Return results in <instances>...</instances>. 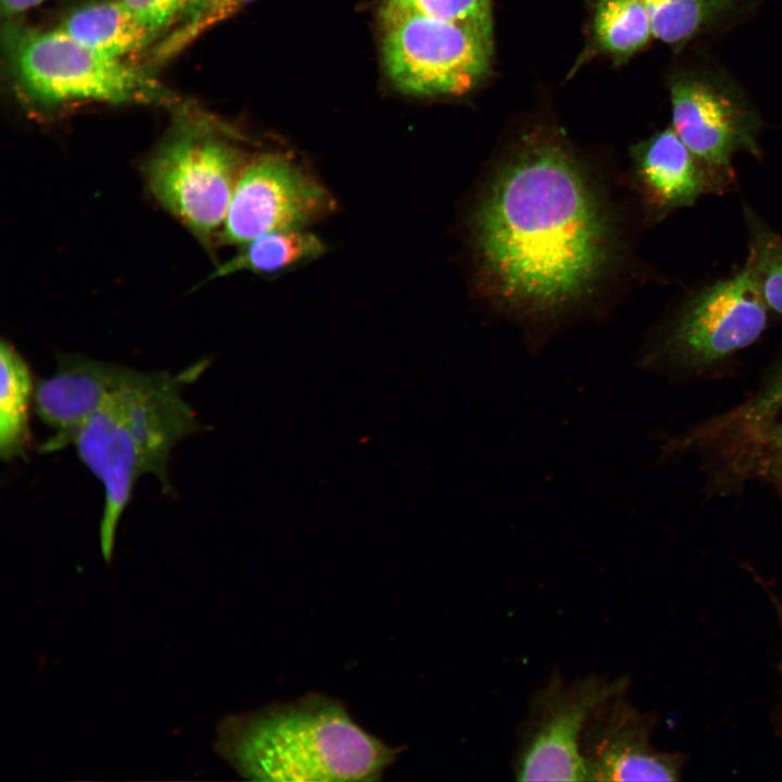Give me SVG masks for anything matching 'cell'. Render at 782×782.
Wrapping results in <instances>:
<instances>
[{
    "instance_id": "277c9868",
    "label": "cell",
    "mask_w": 782,
    "mask_h": 782,
    "mask_svg": "<svg viewBox=\"0 0 782 782\" xmlns=\"http://www.w3.org/2000/svg\"><path fill=\"white\" fill-rule=\"evenodd\" d=\"M1 38L11 86L36 111L49 113L84 103L172 110L184 102L142 62L100 54L56 27L11 21L3 23Z\"/></svg>"
},
{
    "instance_id": "30bf717a",
    "label": "cell",
    "mask_w": 782,
    "mask_h": 782,
    "mask_svg": "<svg viewBox=\"0 0 782 782\" xmlns=\"http://www.w3.org/2000/svg\"><path fill=\"white\" fill-rule=\"evenodd\" d=\"M767 319L768 307L746 261L735 275L706 286L683 303L661 349L685 366L710 365L755 342Z\"/></svg>"
},
{
    "instance_id": "9a60e30c",
    "label": "cell",
    "mask_w": 782,
    "mask_h": 782,
    "mask_svg": "<svg viewBox=\"0 0 782 782\" xmlns=\"http://www.w3.org/2000/svg\"><path fill=\"white\" fill-rule=\"evenodd\" d=\"M36 383L24 357L5 339L0 345V455L10 462L30 443L29 416Z\"/></svg>"
},
{
    "instance_id": "6da1fadb",
    "label": "cell",
    "mask_w": 782,
    "mask_h": 782,
    "mask_svg": "<svg viewBox=\"0 0 782 782\" xmlns=\"http://www.w3.org/2000/svg\"><path fill=\"white\" fill-rule=\"evenodd\" d=\"M479 283L515 314L547 318L586 299L615 256L609 213L582 163L555 133L521 138L471 217Z\"/></svg>"
},
{
    "instance_id": "ac0fdd59",
    "label": "cell",
    "mask_w": 782,
    "mask_h": 782,
    "mask_svg": "<svg viewBox=\"0 0 782 782\" xmlns=\"http://www.w3.org/2000/svg\"><path fill=\"white\" fill-rule=\"evenodd\" d=\"M653 37L679 51L729 17L739 0H643Z\"/></svg>"
},
{
    "instance_id": "8fae6325",
    "label": "cell",
    "mask_w": 782,
    "mask_h": 782,
    "mask_svg": "<svg viewBox=\"0 0 782 782\" xmlns=\"http://www.w3.org/2000/svg\"><path fill=\"white\" fill-rule=\"evenodd\" d=\"M649 730L625 694L601 705L581 741L588 781H676L677 757L654 749Z\"/></svg>"
},
{
    "instance_id": "5b68a950",
    "label": "cell",
    "mask_w": 782,
    "mask_h": 782,
    "mask_svg": "<svg viewBox=\"0 0 782 782\" xmlns=\"http://www.w3.org/2000/svg\"><path fill=\"white\" fill-rule=\"evenodd\" d=\"M146 166L155 200L203 243L219 235L237 179L250 156L238 133L182 102Z\"/></svg>"
},
{
    "instance_id": "3957f363",
    "label": "cell",
    "mask_w": 782,
    "mask_h": 782,
    "mask_svg": "<svg viewBox=\"0 0 782 782\" xmlns=\"http://www.w3.org/2000/svg\"><path fill=\"white\" fill-rule=\"evenodd\" d=\"M206 365L201 362L175 375L137 370L76 434L73 444L80 461L104 489L99 538L106 563L113 557L117 525L137 480L152 474L167 490L172 450L200 429L182 389Z\"/></svg>"
},
{
    "instance_id": "603a6c76",
    "label": "cell",
    "mask_w": 782,
    "mask_h": 782,
    "mask_svg": "<svg viewBox=\"0 0 782 782\" xmlns=\"http://www.w3.org/2000/svg\"><path fill=\"white\" fill-rule=\"evenodd\" d=\"M782 409V369L760 394L732 418L742 421L765 420Z\"/></svg>"
},
{
    "instance_id": "44dd1931",
    "label": "cell",
    "mask_w": 782,
    "mask_h": 782,
    "mask_svg": "<svg viewBox=\"0 0 782 782\" xmlns=\"http://www.w3.org/2000/svg\"><path fill=\"white\" fill-rule=\"evenodd\" d=\"M382 5L492 29L491 0H383Z\"/></svg>"
},
{
    "instance_id": "e0dca14e",
    "label": "cell",
    "mask_w": 782,
    "mask_h": 782,
    "mask_svg": "<svg viewBox=\"0 0 782 782\" xmlns=\"http://www.w3.org/2000/svg\"><path fill=\"white\" fill-rule=\"evenodd\" d=\"M590 29L593 47L617 63L642 51L653 37L643 0H595Z\"/></svg>"
},
{
    "instance_id": "ffe728a7",
    "label": "cell",
    "mask_w": 782,
    "mask_h": 782,
    "mask_svg": "<svg viewBox=\"0 0 782 782\" xmlns=\"http://www.w3.org/2000/svg\"><path fill=\"white\" fill-rule=\"evenodd\" d=\"M746 217L751 231L747 261L767 307L782 315V236L753 214Z\"/></svg>"
},
{
    "instance_id": "7c38bea8",
    "label": "cell",
    "mask_w": 782,
    "mask_h": 782,
    "mask_svg": "<svg viewBox=\"0 0 782 782\" xmlns=\"http://www.w3.org/2000/svg\"><path fill=\"white\" fill-rule=\"evenodd\" d=\"M136 371L83 356L60 357L54 374L36 383L35 412L52 429L40 451L56 452L73 444L84 424Z\"/></svg>"
},
{
    "instance_id": "52a82bcc",
    "label": "cell",
    "mask_w": 782,
    "mask_h": 782,
    "mask_svg": "<svg viewBox=\"0 0 782 782\" xmlns=\"http://www.w3.org/2000/svg\"><path fill=\"white\" fill-rule=\"evenodd\" d=\"M627 678L595 674L567 681L554 671L530 697L518 730L513 772L518 781H588L584 730L601 705L625 694Z\"/></svg>"
},
{
    "instance_id": "5bb4252c",
    "label": "cell",
    "mask_w": 782,
    "mask_h": 782,
    "mask_svg": "<svg viewBox=\"0 0 782 782\" xmlns=\"http://www.w3.org/2000/svg\"><path fill=\"white\" fill-rule=\"evenodd\" d=\"M55 27L86 48L122 60L146 54L162 38L118 0L84 1L70 9Z\"/></svg>"
},
{
    "instance_id": "8992f818",
    "label": "cell",
    "mask_w": 782,
    "mask_h": 782,
    "mask_svg": "<svg viewBox=\"0 0 782 782\" xmlns=\"http://www.w3.org/2000/svg\"><path fill=\"white\" fill-rule=\"evenodd\" d=\"M381 55L393 86L417 97L459 96L488 75L493 30L382 5Z\"/></svg>"
},
{
    "instance_id": "d6986e66",
    "label": "cell",
    "mask_w": 782,
    "mask_h": 782,
    "mask_svg": "<svg viewBox=\"0 0 782 782\" xmlns=\"http://www.w3.org/2000/svg\"><path fill=\"white\" fill-rule=\"evenodd\" d=\"M254 1L256 0H201L184 21L144 54V62L159 70L212 27L236 15Z\"/></svg>"
},
{
    "instance_id": "7a4b0ae2",
    "label": "cell",
    "mask_w": 782,
    "mask_h": 782,
    "mask_svg": "<svg viewBox=\"0 0 782 782\" xmlns=\"http://www.w3.org/2000/svg\"><path fill=\"white\" fill-rule=\"evenodd\" d=\"M214 748L244 779L297 782L377 781L401 752L317 693L225 717Z\"/></svg>"
},
{
    "instance_id": "9c48e42d",
    "label": "cell",
    "mask_w": 782,
    "mask_h": 782,
    "mask_svg": "<svg viewBox=\"0 0 782 782\" xmlns=\"http://www.w3.org/2000/svg\"><path fill=\"white\" fill-rule=\"evenodd\" d=\"M337 207L330 191L293 156H250L237 179L219 242L243 245L262 235L305 229Z\"/></svg>"
},
{
    "instance_id": "4fadbf2b",
    "label": "cell",
    "mask_w": 782,
    "mask_h": 782,
    "mask_svg": "<svg viewBox=\"0 0 782 782\" xmlns=\"http://www.w3.org/2000/svg\"><path fill=\"white\" fill-rule=\"evenodd\" d=\"M631 159L638 190L656 217L692 206L717 187L671 126L636 143Z\"/></svg>"
},
{
    "instance_id": "2e32d148",
    "label": "cell",
    "mask_w": 782,
    "mask_h": 782,
    "mask_svg": "<svg viewBox=\"0 0 782 782\" xmlns=\"http://www.w3.org/2000/svg\"><path fill=\"white\" fill-rule=\"evenodd\" d=\"M326 251L325 242L306 229L268 232L241 245L239 252L223 263L213 276L237 272L268 276L314 261Z\"/></svg>"
},
{
    "instance_id": "d4e9b609",
    "label": "cell",
    "mask_w": 782,
    "mask_h": 782,
    "mask_svg": "<svg viewBox=\"0 0 782 782\" xmlns=\"http://www.w3.org/2000/svg\"><path fill=\"white\" fill-rule=\"evenodd\" d=\"M47 0H0L3 23L17 21L26 12Z\"/></svg>"
},
{
    "instance_id": "cb8c5ba5",
    "label": "cell",
    "mask_w": 782,
    "mask_h": 782,
    "mask_svg": "<svg viewBox=\"0 0 782 782\" xmlns=\"http://www.w3.org/2000/svg\"><path fill=\"white\" fill-rule=\"evenodd\" d=\"M758 434L759 442L770 452L773 461H775V472L782 479V424L765 426Z\"/></svg>"
},
{
    "instance_id": "ba28073f",
    "label": "cell",
    "mask_w": 782,
    "mask_h": 782,
    "mask_svg": "<svg viewBox=\"0 0 782 782\" xmlns=\"http://www.w3.org/2000/svg\"><path fill=\"white\" fill-rule=\"evenodd\" d=\"M671 127L717 186L732 176L739 152L760 155L762 122L727 77L704 68H677L668 78Z\"/></svg>"
},
{
    "instance_id": "7402d4cb",
    "label": "cell",
    "mask_w": 782,
    "mask_h": 782,
    "mask_svg": "<svg viewBox=\"0 0 782 782\" xmlns=\"http://www.w3.org/2000/svg\"><path fill=\"white\" fill-rule=\"evenodd\" d=\"M162 38L184 21L201 0H118ZM161 38V39H162Z\"/></svg>"
}]
</instances>
